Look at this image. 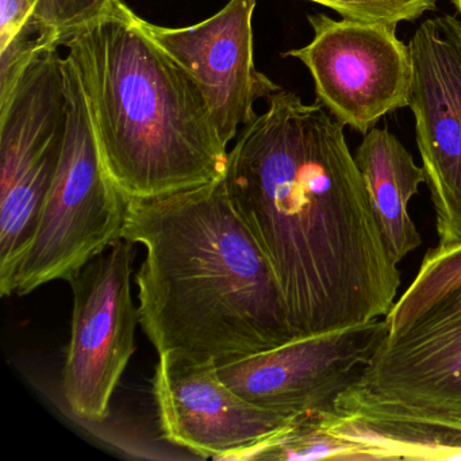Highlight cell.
Segmentation results:
<instances>
[{
	"instance_id": "obj_10",
	"label": "cell",
	"mask_w": 461,
	"mask_h": 461,
	"mask_svg": "<svg viewBox=\"0 0 461 461\" xmlns=\"http://www.w3.org/2000/svg\"><path fill=\"white\" fill-rule=\"evenodd\" d=\"M409 107L436 215L437 247L461 244V23L429 18L409 42Z\"/></svg>"
},
{
	"instance_id": "obj_9",
	"label": "cell",
	"mask_w": 461,
	"mask_h": 461,
	"mask_svg": "<svg viewBox=\"0 0 461 461\" xmlns=\"http://www.w3.org/2000/svg\"><path fill=\"white\" fill-rule=\"evenodd\" d=\"M388 333L387 321L295 336L263 352L217 361L221 379L256 406L293 417L330 411Z\"/></svg>"
},
{
	"instance_id": "obj_1",
	"label": "cell",
	"mask_w": 461,
	"mask_h": 461,
	"mask_svg": "<svg viewBox=\"0 0 461 461\" xmlns=\"http://www.w3.org/2000/svg\"><path fill=\"white\" fill-rule=\"evenodd\" d=\"M223 183L271 263L298 336L387 317L401 272L344 125L322 104L272 94L229 150Z\"/></svg>"
},
{
	"instance_id": "obj_4",
	"label": "cell",
	"mask_w": 461,
	"mask_h": 461,
	"mask_svg": "<svg viewBox=\"0 0 461 461\" xmlns=\"http://www.w3.org/2000/svg\"><path fill=\"white\" fill-rule=\"evenodd\" d=\"M68 122L58 171L33 239L21 258L12 295L69 280L123 239L128 201L104 167L77 64L64 58Z\"/></svg>"
},
{
	"instance_id": "obj_3",
	"label": "cell",
	"mask_w": 461,
	"mask_h": 461,
	"mask_svg": "<svg viewBox=\"0 0 461 461\" xmlns=\"http://www.w3.org/2000/svg\"><path fill=\"white\" fill-rule=\"evenodd\" d=\"M63 47L79 71L104 167L126 201L222 179L229 150L206 98L125 0Z\"/></svg>"
},
{
	"instance_id": "obj_17",
	"label": "cell",
	"mask_w": 461,
	"mask_h": 461,
	"mask_svg": "<svg viewBox=\"0 0 461 461\" xmlns=\"http://www.w3.org/2000/svg\"><path fill=\"white\" fill-rule=\"evenodd\" d=\"M461 285V244L436 247L426 252L411 285L388 312V334L398 333L430 304Z\"/></svg>"
},
{
	"instance_id": "obj_5",
	"label": "cell",
	"mask_w": 461,
	"mask_h": 461,
	"mask_svg": "<svg viewBox=\"0 0 461 461\" xmlns=\"http://www.w3.org/2000/svg\"><path fill=\"white\" fill-rule=\"evenodd\" d=\"M60 47L37 53L0 99V293L9 296L52 187L68 122Z\"/></svg>"
},
{
	"instance_id": "obj_18",
	"label": "cell",
	"mask_w": 461,
	"mask_h": 461,
	"mask_svg": "<svg viewBox=\"0 0 461 461\" xmlns=\"http://www.w3.org/2000/svg\"><path fill=\"white\" fill-rule=\"evenodd\" d=\"M120 2L122 0H32L45 34L58 47L112 12Z\"/></svg>"
},
{
	"instance_id": "obj_6",
	"label": "cell",
	"mask_w": 461,
	"mask_h": 461,
	"mask_svg": "<svg viewBox=\"0 0 461 461\" xmlns=\"http://www.w3.org/2000/svg\"><path fill=\"white\" fill-rule=\"evenodd\" d=\"M337 399L461 429V285L387 333Z\"/></svg>"
},
{
	"instance_id": "obj_8",
	"label": "cell",
	"mask_w": 461,
	"mask_h": 461,
	"mask_svg": "<svg viewBox=\"0 0 461 461\" xmlns=\"http://www.w3.org/2000/svg\"><path fill=\"white\" fill-rule=\"evenodd\" d=\"M314 37L288 50L314 80L318 104L344 126L366 134L385 115L409 107L412 64L409 44L390 23L307 17Z\"/></svg>"
},
{
	"instance_id": "obj_19",
	"label": "cell",
	"mask_w": 461,
	"mask_h": 461,
	"mask_svg": "<svg viewBox=\"0 0 461 461\" xmlns=\"http://www.w3.org/2000/svg\"><path fill=\"white\" fill-rule=\"evenodd\" d=\"M334 10L344 20L360 23H414L425 13L434 12L437 0H307Z\"/></svg>"
},
{
	"instance_id": "obj_2",
	"label": "cell",
	"mask_w": 461,
	"mask_h": 461,
	"mask_svg": "<svg viewBox=\"0 0 461 461\" xmlns=\"http://www.w3.org/2000/svg\"><path fill=\"white\" fill-rule=\"evenodd\" d=\"M122 237L145 248L136 275L140 323L158 355L217 363L298 336L271 263L223 177L129 201Z\"/></svg>"
},
{
	"instance_id": "obj_13",
	"label": "cell",
	"mask_w": 461,
	"mask_h": 461,
	"mask_svg": "<svg viewBox=\"0 0 461 461\" xmlns=\"http://www.w3.org/2000/svg\"><path fill=\"white\" fill-rule=\"evenodd\" d=\"M355 161L388 255L399 264L422 244L409 204L426 182L425 172L387 129L374 128L364 134Z\"/></svg>"
},
{
	"instance_id": "obj_12",
	"label": "cell",
	"mask_w": 461,
	"mask_h": 461,
	"mask_svg": "<svg viewBox=\"0 0 461 461\" xmlns=\"http://www.w3.org/2000/svg\"><path fill=\"white\" fill-rule=\"evenodd\" d=\"M153 393L163 436L202 458L223 461L291 420L234 393L221 379L215 361L174 350L158 355Z\"/></svg>"
},
{
	"instance_id": "obj_7",
	"label": "cell",
	"mask_w": 461,
	"mask_h": 461,
	"mask_svg": "<svg viewBox=\"0 0 461 461\" xmlns=\"http://www.w3.org/2000/svg\"><path fill=\"white\" fill-rule=\"evenodd\" d=\"M134 256L136 244L120 240L69 280L74 307L63 393L69 410L90 422L109 417L113 393L136 350Z\"/></svg>"
},
{
	"instance_id": "obj_20",
	"label": "cell",
	"mask_w": 461,
	"mask_h": 461,
	"mask_svg": "<svg viewBox=\"0 0 461 461\" xmlns=\"http://www.w3.org/2000/svg\"><path fill=\"white\" fill-rule=\"evenodd\" d=\"M452 4L455 5L456 9L461 14V0H452Z\"/></svg>"
},
{
	"instance_id": "obj_16",
	"label": "cell",
	"mask_w": 461,
	"mask_h": 461,
	"mask_svg": "<svg viewBox=\"0 0 461 461\" xmlns=\"http://www.w3.org/2000/svg\"><path fill=\"white\" fill-rule=\"evenodd\" d=\"M52 44L32 0H0V99L14 88L37 53Z\"/></svg>"
},
{
	"instance_id": "obj_11",
	"label": "cell",
	"mask_w": 461,
	"mask_h": 461,
	"mask_svg": "<svg viewBox=\"0 0 461 461\" xmlns=\"http://www.w3.org/2000/svg\"><path fill=\"white\" fill-rule=\"evenodd\" d=\"M258 0H229L212 17L185 28L144 20L149 36L194 77L221 141L229 147L256 118L255 104L282 90L256 69L252 18Z\"/></svg>"
},
{
	"instance_id": "obj_14",
	"label": "cell",
	"mask_w": 461,
	"mask_h": 461,
	"mask_svg": "<svg viewBox=\"0 0 461 461\" xmlns=\"http://www.w3.org/2000/svg\"><path fill=\"white\" fill-rule=\"evenodd\" d=\"M326 429L379 460H461V429L337 399Z\"/></svg>"
},
{
	"instance_id": "obj_15",
	"label": "cell",
	"mask_w": 461,
	"mask_h": 461,
	"mask_svg": "<svg viewBox=\"0 0 461 461\" xmlns=\"http://www.w3.org/2000/svg\"><path fill=\"white\" fill-rule=\"evenodd\" d=\"M374 461L371 453L331 433L321 420V411L293 415L283 428L249 447L226 456L223 461Z\"/></svg>"
}]
</instances>
